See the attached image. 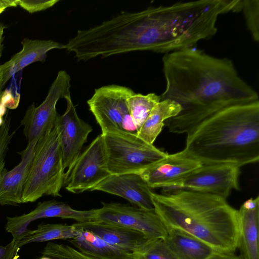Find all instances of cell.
<instances>
[{"label": "cell", "instance_id": "6da1fadb", "mask_svg": "<svg viewBox=\"0 0 259 259\" xmlns=\"http://www.w3.org/2000/svg\"><path fill=\"white\" fill-rule=\"evenodd\" d=\"M162 63L166 84L161 100H170L182 107L165 123L169 133L187 134L225 107L258 100L228 58L192 47L166 53Z\"/></svg>", "mask_w": 259, "mask_h": 259}, {"label": "cell", "instance_id": "7a4b0ae2", "mask_svg": "<svg viewBox=\"0 0 259 259\" xmlns=\"http://www.w3.org/2000/svg\"><path fill=\"white\" fill-rule=\"evenodd\" d=\"M183 152L203 165L241 167L259 160V100L225 107L187 134Z\"/></svg>", "mask_w": 259, "mask_h": 259}, {"label": "cell", "instance_id": "3957f363", "mask_svg": "<svg viewBox=\"0 0 259 259\" xmlns=\"http://www.w3.org/2000/svg\"><path fill=\"white\" fill-rule=\"evenodd\" d=\"M154 210L167 228L184 231L216 251L235 253L238 248V210L221 197L177 190L152 191Z\"/></svg>", "mask_w": 259, "mask_h": 259}, {"label": "cell", "instance_id": "277c9868", "mask_svg": "<svg viewBox=\"0 0 259 259\" xmlns=\"http://www.w3.org/2000/svg\"><path fill=\"white\" fill-rule=\"evenodd\" d=\"M64 184L60 134L57 123L36 143L25 184L22 203L34 202L44 195L61 197Z\"/></svg>", "mask_w": 259, "mask_h": 259}, {"label": "cell", "instance_id": "5b68a950", "mask_svg": "<svg viewBox=\"0 0 259 259\" xmlns=\"http://www.w3.org/2000/svg\"><path fill=\"white\" fill-rule=\"evenodd\" d=\"M101 134L106 167L111 175L139 174L168 154L136 135L121 132Z\"/></svg>", "mask_w": 259, "mask_h": 259}, {"label": "cell", "instance_id": "8992f818", "mask_svg": "<svg viewBox=\"0 0 259 259\" xmlns=\"http://www.w3.org/2000/svg\"><path fill=\"white\" fill-rule=\"evenodd\" d=\"M134 93L128 87L117 84L95 90L87 103L101 127V134L121 132L137 135L138 131L126 104L128 97Z\"/></svg>", "mask_w": 259, "mask_h": 259}, {"label": "cell", "instance_id": "52a82bcc", "mask_svg": "<svg viewBox=\"0 0 259 259\" xmlns=\"http://www.w3.org/2000/svg\"><path fill=\"white\" fill-rule=\"evenodd\" d=\"M240 167L233 165L202 164L161 189L162 192L182 190L208 193L227 199L233 190H240Z\"/></svg>", "mask_w": 259, "mask_h": 259}, {"label": "cell", "instance_id": "ba28073f", "mask_svg": "<svg viewBox=\"0 0 259 259\" xmlns=\"http://www.w3.org/2000/svg\"><path fill=\"white\" fill-rule=\"evenodd\" d=\"M70 81L67 72L59 71L41 104L36 107L33 103L28 107L20 122L28 143L38 141L56 125L60 116L56 105L60 98L70 94Z\"/></svg>", "mask_w": 259, "mask_h": 259}, {"label": "cell", "instance_id": "9c48e42d", "mask_svg": "<svg viewBox=\"0 0 259 259\" xmlns=\"http://www.w3.org/2000/svg\"><path fill=\"white\" fill-rule=\"evenodd\" d=\"M96 209L93 221L120 226L138 231L151 239H163L167 228L154 209L119 203H102Z\"/></svg>", "mask_w": 259, "mask_h": 259}, {"label": "cell", "instance_id": "30bf717a", "mask_svg": "<svg viewBox=\"0 0 259 259\" xmlns=\"http://www.w3.org/2000/svg\"><path fill=\"white\" fill-rule=\"evenodd\" d=\"M110 175L106 167L103 138L100 134L80 154L66 183L65 189L74 194L92 191Z\"/></svg>", "mask_w": 259, "mask_h": 259}, {"label": "cell", "instance_id": "8fae6325", "mask_svg": "<svg viewBox=\"0 0 259 259\" xmlns=\"http://www.w3.org/2000/svg\"><path fill=\"white\" fill-rule=\"evenodd\" d=\"M64 99L66 101V109L63 115L59 116L57 125L60 134L64 184H66L81 153V148L93 128L78 116L70 94Z\"/></svg>", "mask_w": 259, "mask_h": 259}, {"label": "cell", "instance_id": "7c38bea8", "mask_svg": "<svg viewBox=\"0 0 259 259\" xmlns=\"http://www.w3.org/2000/svg\"><path fill=\"white\" fill-rule=\"evenodd\" d=\"M96 209L80 210L72 208L68 204L55 199L38 202L36 207L28 213L13 217H7L6 230L10 233L13 240L18 237L27 229L32 222L39 219L58 217L72 219L82 223L93 221Z\"/></svg>", "mask_w": 259, "mask_h": 259}, {"label": "cell", "instance_id": "4fadbf2b", "mask_svg": "<svg viewBox=\"0 0 259 259\" xmlns=\"http://www.w3.org/2000/svg\"><path fill=\"white\" fill-rule=\"evenodd\" d=\"M202 163L187 156L183 151L167 154L138 174L151 188L163 186L179 179L202 166Z\"/></svg>", "mask_w": 259, "mask_h": 259}, {"label": "cell", "instance_id": "5bb4252c", "mask_svg": "<svg viewBox=\"0 0 259 259\" xmlns=\"http://www.w3.org/2000/svg\"><path fill=\"white\" fill-rule=\"evenodd\" d=\"M95 190L121 197L139 207L154 209L152 189L138 174L111 175L93 190Z\"/></svg>", "mask_w": 259, "mask_h": 259}, {"label": "cell", "instance_id": "9a60e30c", "mask_svg": "<svg viewBox=\"0 0 259 259\" xmlns=\"http://www.w3.org/2000/svg\"><path fill=\"white\" fill-rule=\"evenodd\" d=\"M37 141L28 143L26 148L18 152L20 162L8 171L5 168L0 173V204L18 205L34 157Z\"/></svg>", "mask_w": 259, "mask_h": 259}, {"label": "cell", "instance_id": "2e32d148", "mask_svg": "<svg viewBox=\"0 0 259 259\" xmlns=\"http://www.w3.org/2000/svg\"><path fill=\"white\" fill-rule=\"evenodd\" d=\"M77 223L111 245L133 255L135 259L148 241L153 239L141 232L120 226L95 221Z\"/></svg>", "mask_w": 259, "mask_h": 259}, {"label": "cell", "instance_id": "e0dca14e", "mask_svg": "<svg viewBox=\"0 0 259 259\" xmlns=\"http://www.w3.org/2000/svg\"><path fill=\"white\" fill-rule=\"evenodd\" d=\"M22 50L8 61L0 65L2 77L1 89L15 73L27 66L46 60L47 53L53 49H65V44L53 40L32 39L25 38L21 41Z\"/></svg>", "mask_w": 259, "mask_h": 259}, {"label": "cell", "instance_id": "ac0fdd59", "mask_svg": "<svg viewBox=\"0 0 259 259\" xmlns=\"http://www.w3.org/2000/svg\"><path fill=\"white\" fill-rule=\"evenodd\" d=\"M163 239L176 259H206L216 251L204 242L179 229L167 228Z\"/></svg>", "mask_w": 259, "mask_h": 259}, {"label": "cell", "instance_id": "d6986e66", "mask_svg": "<svg viewBox=\"0 0 259 259\" xmlns=\"http://www.w3.org/2000/svg\"><path fill=\"white\" fill-rule=\"evenodd\" d=\"M238 210V241L243 259H259V206L246 209L241 206Z\"/></svg>", "mask_w": 259, "mask_h": 259}, {"label": "cell", "instance_id": "ffe728a7", "mask_svg": "<svg viewBox=\"0 0 259 259\" xmlns=\"http://www.w3.org/2000/svg\"><path fill=\"white\" fill-rule=\"evenodd\" d=\"M181 106L169 99L160 100L152 109L137 132V136L146 143L153 145L165 125L164 121L177 115Z\"/></svg>", "mask_w": 259, "mask_h": 259}, {"label": "cell", "instance_id": "44dd1931", "mask_svg": "<svg viewBox=\"0 0 259 259\" xmlns=\"http://www.w3.org/2000/svg\"><path fill=\"white\" fill-rule=\"evenodd\" d=\"M84 230L78 224L71 225L62 224L41 223L36 229L26 230L17 239V246L32 242H42L57 239H72L78 236ZM13 240V239H12Z\"/></svg>", "mask_w": 259, "mask_h": 259}, {"label": "cell", "instance_id": "7402d4cb", "mask_svg": "<svg viewBox=\"0 0 259 259\" xmlns=\"http://www.w3.org/2000/svg\"><path fill=\"white\" fill-rule=\"evenodd\" d=\"M69 241L78 250L98 259H135L133 255L111 245L90 231L84 230Z\"/></svg>", "mask_w": 259, "mask_h": 259}, {"label": "cell", "instance_id": "603a6c76", "mask_svg": "<svg viewBox=\"0 0 259 259\" xmlns=\"http://www.w3.org/2000/svg\"><path fill=\"white\" fill-rule=\"evenodd\" d=\"M160 100V96L153 93L147 95L134 93L128 97L127 106L137 131L143 125L153 107Z\"/></svg>", "mask_w": 259, "mask_h": 259}, {"label": "cell", "instance_id": "cb8c5ba5", "mask_svg": "<svg viewBox=\"0 0 259 259\" xmlns=\"http://www.w3.org/2000/svg\"><path fill=\"white\" fill-rule=\"evenodd\" d=\"M41 254L52 259H98L85 254L68 245L53 242L48 243Z\"/></svg>", "mask_w": 259, "mask_h": 259}, {"label": "cell", "instance_id": "d4e9b609", "mask_svg": "<svg viewBox=\"0 0 259 259\" xmlns=\"http://www.w3.org/2000/svg\"><path fill=\"white\" fill-rule=\"evenodd\" d=\"M136 259H176L162 238L151 239L144 246Z\"/></svg>", "mask_w": 259, "mask_h": 259}, {"label": "cell", "instance_id": "484cf974", "mask_svg": "<svg viewBox=\"0 0 259 259\" xmlns=\"http://www.w3.org/2000/svg\"><path fill=\"white\" fill-rule=\"evenodd\" d=\"M253 40L259 41V1L242 0V10Z\"/></svg>", "mask_w": 259, "mask_h": 259}, {"label": "cell", "instance_id": "4316f807", "mask_svg": "<svg viewBox=\"0 0 259 259\" xmlns=\"http://www.w3.org/2000/svg\"><path fill=\"white\" fill-rule=\"evenodd\" d=\"M10 119L6 116L0 126V173L5 168V157L15 132L10 133Z\"/></svg>", "mask_w": 259, "mask_h": 259}, {"label": "cell", "instance_id": "83f0119b", "mask_svg": "<svg viewBox=\"0 0 259 259\" xmlns=\"http://www.w3.org/2000/svg\"><path fill=\"white\" fill-rule=\"evenodd\" d=\"M59 0H17V6L30 13L47 10L54 6Z\"/></svg>", "mask_w": 259, "mask_h": 259}, {"label": "cell", "instance_id": "f1b7e54d", "mask_svg": "<svg viewBox=\"0 0 259 259\" xmlns=\"http://www.w3.org/2000/svg\"><path fill=\"white\" fill-rule=\"evenodd\" d=\"M19 249L14 240L6 246H0V259H18Z\"/></svg>", "mask_w": 259, "mask_h": 259}, {"label": "cell", "instance_id": "f546056e", "mask_svg": "<svg viewBox=\"0 0 259 259\" xmlns=\"http://www.w3.org/2000/svg\"><path fill=\"white\" fill-rule=\"evenodd\" d=\"M206 259H243L242 256L235 253H224L215 251Z\"/></svg>", "mask_w": 259, "mask_h": 259}, {"label": "cell", "instance_id": "4dcf8cb0", "mask_svg": "<svg viewBox=\"0 0 259 259\" xmlns=\"http://www.w3.org/2000/svg\"><path fill=\"white\" fill-rule=\"evenodd\" d=\"M16 6L17 0H0V14L8 8Z\"/></svg>", "mask_w": 259, "mask_h": 259}, {"label": "cell", "instance_id": "1f68e13d", "mask_svg": "<svg viewBox=\"0 0 259 259\" xmlns=\"http://www.w3.org/2000/svg\"><path fill=\"white\" fill-rule=\"evenodd\" d=\"M5 26L2 24L0 23V59L2 55L3 49V34L4 32Z\"/></svg>", "mask_w": 259, "mask_h": 259}, {"label": "cell", "instance_id": "d6a6232c", "mask_svg": "<svg viewBox=\"0 0 259 259\" xmlns=\"http://www.w3.org/2000/svg\"><path fill=\"white\" fill-rule=\"evenodd\" d=\"M139 14L140 20H141V23H142V26H143V30H144V37H143V40L142 46V51H143V44H144V36H145V30H144V26H143V23H142V20H141V18L140 14V11H139Z\"/></svg>", "mask_w": 259, "mask_h": 259}, {"label": "cell", "instance_id": "836d02e7", "mask_svg": "<svg viewBox=\"0 0 259 259\" xmlns=\"http://www.w3.org/2000/svg\"><path fill=\"white\" fill-rule=\"evenodd\" d=\"M39 259H52V258L47 256L42 255V256L40 257Z\"/></svg>", "mask_w": 259, "mask_h": 259}, {"label": "cell", "instance_id": "e575fe53", "mask_svg": "<svg viewBox=\"0 0 259 259\" xmlns=\"http://www.w3.org/2000/svg\"><path fill=\"white\" fill-rule=\"evenodd\" d=\"M1 83H2V77H1V73H0V89H1Z\"/></svg>", "mask_w": 259, "mask_h": 259}]
</instances>
